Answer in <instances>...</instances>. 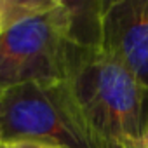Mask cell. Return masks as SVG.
Masks as SVG:
<instances>
[{
    "instance_id": "1",
    "label": "cell",
    "mask_w": 148,
    "mask_h": 148,
    "mask_svg": "<svg viewBox=\"0 0 148 148\" xmlns=\"http://www.w3.org/2000/svg\"><path fill=\"white\" fill-rule=\"evenodd\" d=\"M64 82L92 125L117 148H143L148 89L94 42L73 38Z\"/></svg>"
},
{
    "instance_id": "2",
    "label": "cell",
    "mask_w": 148,
    "mask_h": 148,
    "mask_svg": "<svg viewBox=\"0 0 148 148\" xmlns=\"http://www.w3.org/2000/svg\"><path fill=\"white\" fill-rule=\"evenodd\" d=\"M0 141H45L61 148H117L86 117L64 80L0 91Z\"/></svg>"
},
{
    "instance_id": "3",
    "label": "cell",
    "mask_w": 148,
    "mask_h": 148,
    "mask_svg": "<svg viewBox=\"0 0 148 148\" xmlns=\"http://www.w3.org/2000/svg\"><path fill=\"white\" fill-rule=\"evenodd\" d=\"M73 26V2L59 0L52 11L5 30L0 35V91L64 80Z\"/></svg>"
},
{
    "instance_id": "4",
    "label": "cell",
    "mask_w": 148,
    "mask_h": 148,
    "mask_svg": "<svg viewBox=\"0 0 148 148\" xmlns=\"http://www.w3.org/2000/svg\"><path fill=\"white\" fill-rule=\"evenodd\" d=\"M98 45L148 89V0L99 2Z\"/></svg>"
},
{
    "instance_id": "5",
    "label": "cell",
    "mask_w": 148,
    "mask_h": 148,
    "mask_svg": "<svg viewBox=\"0 0 148 148\" xmlns=\"http://www.w3.org/2000/svg\"><path fill=\"white\" fill-rule=\"evenodd\" d=\"M59 0H0V12H2L4 32L37 16H42L54 7H58Z\"/></svg>"
},
{
    "instance_id": "6",
    "label": "cell",
    "mask_w": 148,
    "mask_h": 148,
    "mask_svg": "<svg viewBox=\"0 0 148 148\" xmlns=\"http://www.w3.org/2000/svg\"><path fill=\"white\" fill-rule=\"evenodd\" d=\"M5 145H9L11 148H61L45 141H16V143H5Z\"/></svg>"
},
{
    "instance_id": "7",
    "label": "cell",
    "mask_w": 148,
    "mask_h": 148,
    "mask_svg": "<svg viewBox=\"0 0 148 148\" xmlns=\"http://www.w3.org/2000/svg\"><path fill=\"white\" fill-rule=\"evenodd\" d=\"M143 148H148V124H146V129L143 134Z\"/></svg>"
},
{
    "instance_id": "8",
    "label": "cell",
    "mask_w": 148,
    "mask_h": 148,
    "mask_svg": "<svg viewBox=\"0 0 148 148\" xmlns=\"http://www.w3.org/2000/svg\"><path fill=\"white\" fill-rule=\"evenodd\" d=\"M4 33V23H2V12H0V35Z\"/></svg>"
},
{
    "instance_id": "9",
    "label": "cell",
    "mask_w": 148,
    "mask_h": 148,
    "mask_svg": "<svg viewBox=\"0 0 148 148\" xmlns=\"http://www.w3.org/2000/svg\"><path fill=\"white\" fill-rule=\"evenodd\" d=\"M0 148H2V141H0Z\"/></svg>"
}]
</instances>
